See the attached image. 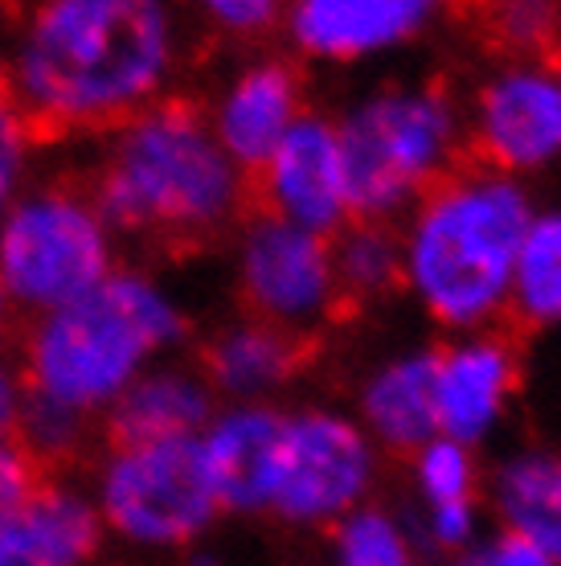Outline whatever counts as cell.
<instances>
[{
	"label": "cell",
	"mask_w": 561,
	"mask_h": 566,
	"mask_svg": "<svg viewBox=\"0 0 561 566\" xmlns=\"http://www.w3.org/2000/svg\"><path fill=\"white\" fill-rule=\"evenodd\" d=\"M177 57L172 17L148 0H54L29 17L0 78L33 144L124 128L156 103Z\"/></svg>",
	"instance_id": "cell-1"
},
{
	"label": "cell",
	"mask_w": 561,
	"mask_h": 566,
	"mask_svg": "<svg viewBox=\"0 0 561 566\" xmlns=\"http://www.w3.org/2000/svg\"><path fill=\"white\" fill-rule=\"evenodd\" d=\"M86 189L103 227L160 251H201L251 218V181L213 140L205 107L184 95L131 115Z\"/></svg>",
	"instance_id": "cell-2"
},
{
	"label": "cell",
	"mask_w": 561,
	"mask_h": 566,
	"mask_svg": "<svg viewBox=\"0 0 561 566\" xmlns=\"http://www.w3.org/2000/svg\"><path fill=\"white\" fill-rule=\"evenodd\" d=\"M537 206L529 185L464 160L402 218V287L451 337L500 328Z\"/></svg>",
	"instance_id": "cell-3"
},
{
	"label": "cell",
	"mask_w": 561,
	"mask_h": 566,
	"mask_svg": "<svg viewBox=\"0 0 561 566\" xmlns=\"http://www.w3.org/2000/svg\"><path fill=\"white\" fill-rule=\"evenodd\" d=\"M189 321L152 280L115 271L91 296L54 308L25 340L29 390L71 411L115 402L156 349L184 340Z\"/></svg>",
	"instance_id": "cell-4"
},
{
	"label": "cell",
	"mask_w": 561,
	"mask_h": 566,
	"mask_svg": "<svg viewBox=\"0 0 561 566\" xmlns=\"http://www.w3.org/2000/svg\"><path fill=\"white\" fill-rule=\"evenodd\" d=\"M357 222L398 227L467 156L464 107L447 83H385L337 119Z\"/></svg>",
	"instance_id": "cell-5"
},
{
	"label": "cell",
	"mask_w": 561,
	"mask_h": 566,
	"mask_svg": "<svg viewBox=\"0 0 561 566\" xmlns=\"http://www.w3.org/2000/svg\"><path fill=\"white\" fill-rule=\"evenodd\" d=\"M112 275V242L91 189L45 185L0 227V283L29 308H66Z\"/></svg>",
	"instance_id": "cell-6"
},
{
	"label": "cell",
	"mask_w": 561,
	"mask_h": 566,
	"mask_svg": "<svg viewBox=\"0 0 561 566\" xmlns=\"http://www.w3.org/2000/svg\"><path fill=\"white\" fill-rule=\"evenodd\" d=\"M381 452L361 423L332 407L283 411L279 481L271 513L292 530H324L373 501Z\"/></svg>",
	"instance_id": "cell-7"
},
{
	"label": "cell",
	"mask_w": 561,
	"mask_h": 566,
	"mask_svg": "<svg viewBox=\"0 0 561 566\" xmlns=\"http://www.w3.org/2000/svg\"><path fill=\"white\" fill-rule=\"evenodd\" d=\"M467 160L505 177H533L561 160V50L496 62L464 112Z\"/></svg>",
	"instance_id": "cell-8"
},
{
	"label": "cell",
	"mask_w": 561,
	"mask_h": 566,
	"mask_svg": "<svg viewBox=\"0 0 561 566\" xmlns=\"http://www.w3.org/2000/svg\"><path fill=\"white\" fill-rule=\"evenodd\" d=\"M222 513L201 439L119 448L103 472V517L144 546H184Z\"/></svg>",
	"instance_id": "cell-9"
},
{
	"label": "cell",
	"mask_w": 561,
	"mask_h": 566,
	"mask_svg": "<svg viewBox=\"0 0 561 566\" xmlns=\"http://www.w3.org/2000/svg\"><path fill=\"white\" fill-rule=\"evenodd\" d=\"M239 300L254 321L316 340L340 316L332 242L251 210L239 239Z\"/></svg>",
	"instance_id": "cell-10"
},
{
	"label": "cell",
	"mask_w": 561,
	"mask_h": 566,
	"mask_svg": "<svg viewBox=\"0 0 561 566\" xmlns=\"http://www.w3.org/2000/svg\"><path fill=\"white\" fill-rule=\"evenodd\" d=\"M251 210L332 239L352 222L349 172L340 153L337 119L304 112L267 165L251 177Z\"/></svg>",
	"instance_id": "cell-11"
},
{
	"label": "cell",
	"mask_w": 561,
	"mask_h": 566,
	"mask_svg": "<svg viewBox=\"0 0 561 566\" xmlns=\"http://www.w3.org/2000/svg\"><path fill=\"white\" fill-rule=\"evenodd\" d=\"M520 390V349L505 328L451 337L435 349L438 436L464 448H484L508 419Z\"/></svg>",
	"instance_id": "cell-12"
},
{
	"label": "cell",
	"mask_w": 561,
	"mask_h": 566,
	"mask_svg": "<svg viewBox=\"0 0 561 566\" xmlns=\"http://www.w3.org/2000/svg\"><path fill=\"white\" fill-rule=\"evenodd\" d=\"M435 13L431 0H299L283 25L304 57L352 66L422 38Z\"/></svg>",
	"instance_id": "cell-13"
},
{
	"label": "cell",
	"mask_w": 561,
	"mask_h": 566,
	"mask_svg": "<svg viewBox=\"0 0 561 566\" xmlns=\"http://www.w3.org/2000/svg\"><path fill=\"white\" fill-rule=\"evenodd\" d=\"M304 115V78L287 57H254L210 115L213 140L251 181Z\"/></svg>",
	"instance_id": "cell-14"
},
{
	"label": "cell",
	"mask_w": 561,
	"mask_h": 566,
	"mask_svg": "<svg viewBox=\"0 0 561 566\" xmlns=\"http://www.w3.org/2000/svg\"><path fill=\"white\" fill-rule=\"evenodd\" d=\"M283 411L271 402H242L213 415L201 436V455L213 496L230 513H267L279 481Z\"/></svg>",
	"instance_id": "cell-15"
},
{
	"label": "cell",
	"mask_w": 561,
	"mask_h": 566,
	"mask_svg": "<svg viewBox=\"0 0 561 566\" xmlns=\"http://www.w3.org/2000/svg\"><path fill=\"white\" fill-rule=\"evenodd\" d=\"M316 340L283 333L263 321H234L218 328L201 349H197V374L205 378L213 395L242 402H267L275 390L292 382L299 369L308 366Z\"/></svg>",
	"instance_id": "cell-16"
},
{
	"label": "cell",
	"mask_w": 561,
	"mask_h": 566,
	"mask_svg": "<svg viewBox=\"0 0 561 566\" xmlns=\"http://www.w3.org/2000/svg\"><path fill=\"white\" fill-rule=\"evenodd\" d=\"M369 443L385 455H414L438 436L435 415V354L410 349L366 374L352 415Z\"/></svg>",
	"instance_id": "cell-17"
},
{
	"label": "cell",
	"mask_w": 561,
	"mask_h": 566,
	"mask_svg": "<svg viewBox=\"0 0 561 566\" xmlns=\"http://www.w3.org/2000/svg\"><path fill=\"white\" fill-rule=\"evenodd\" d=\"M213 423V390L197 369L165 366L148 369L112 402L103 419V439L119 448L165 443V439H197Z\"/></svg>",
	"instance_id": "cell-18"
},
{
	"label": "cell",
	"mask_w": 561,
	"mask_h": 566,
	"mask_svg": "<svg viewBox=\"0 0 561 566\" xmlns=\"http://www.w3.org/2000/svg\"><path fill=\"white\" fill-rule=\"evenodd\" d=\"M95 551V510L62 484H42L0 522V566H83Z\"/></svg>",
	"instance_id": "cell-19"
},
{
	"label": "cell",
	"mask_w": 561,
	"mask_h": 566,
	"mask_svg": "<svg viewBox=\"0 0 561 566\" xmlns=\"http://www.w3.org/2000/svg\"><path fill=\"white\" fill-rule=\"evenodd\" d=\"M488 510L500 534L529 542L561 566V452H508L488 476Z\"/></svg>",
	"instance_id": "cell-20"
},
{
	"label": "cell",
	"mask_w": 561,
	"mask_h": 566,
	"mask_svg": "<svg viewBox=\"0 0 561 566\" xmlns=\"http://www.w3.org/2000/svg\"><path fill=\"white\" fill-rule=\"evenodd\" d=\"M332 275H337L340 308H366L381 304L402 287V242L398 227L357 222L332 234Z\"/></svg>",
	"instance_id": "cell-21"
},
{
	"label": "cell",
	"mask_w": 561,
	"mask_h": 566,
	"mask_svg": "<svg viewBox=\"0 0 561 566\" xmlns=\"http://www.w3.org/2000/svg\"><path fill=\"white\" fill-rule=\"evenodd\" d=\"M508 316L525 328L561 325V210H537L517 255Z\"/></svg>",
	"instance_id": "cell-22"
},
{
	"label": "cell",
	"mask_w": 561,
	"mask_h": 566,
	"mask_svg": "<svg viewBox=\"0 0 561 566\" xmlns=\"http://www.w3.org/2000/svg\"><path fill=\"white\" fill-rule=\"evenodd\" d=\"M13 443L25 452L29 464L54 484L57 472L78 464L83 452L91 448V423H86L83 411H71V407H62L54 398L25 390L21 395V411H17Z\"/></svg>",
	"instance_id": "cell-23"
},
{
	"label": "cell",
	"mask_w": 561,
	"mask_h": 566,
	"mask_svg": "<svg viewBox=\"0 0 561 566\" xmlns=\"http://www.w3.org/2000/svg\"><path fill=\"white\" fill-rule=\"evenodd\" d=\"M332 566H419V542L402 513L369 501L332 525Z\"/></svg>",
	"instance_id": "cell-24"
},
{
	"label": "cell",
	"mask_w": 561,
	"mask_h": 566,
	"mask_svg": "<svg viewBox=\"0 0 561 566\" xmlns=\"http://www.w3.org/2000/svg\"><path fill=\"white\" fill-rule=\"evenodd\" d=\"M410 481H414L422 510L479 501V460L464 443L435 436L431 443H422L419 452L410 455Z\"/></svg>",
	"instance_id": "cell-25"
},
{
	"label": "cell",
	"mask_w": 561,
	"mask_h": 566,
	"mask_svg": "<svg viewBox=\"0 0 561 566\" xmlns=\"http://www.w3.org/2000/svg\"><path fill=\"white\" fill-rule=\"evenodd\" d=\"M488 29L496 33L505 57L558 54L561 13L558 9H546V4H505V9L491 13Z\"/></svg>",
	"instance_id": "cell-26"
},
{
	"label": "cell",
	"mask_w": 561,
	"mask_h": 566,
	"mask_svg": "<svg viewBox=\"0 0 561 566\" xmlns=\"http://www.w3.org/2000/svg\"><path fill=\"white\" fill-rule=\"evenodd\" d=\"M414 542H422L426 551L459 558L479 542V501H459V505H431L422 510L419 522H410Z\"/></svg>",
	"instance_id": "cell-27"
},
{
	"label": "cell",
	"mask_w": 561,
	"mask_h": 566,
	"mask_svg": "<svg viewBox=\"0 0 561 566\" xmlns=\"http://www.w3.org/2000/svg\"><path fill=\"white\" fill-rule=\"evenodd\" d=\"M29 128L25 115L13 103L9 86L0 78V210L9 206L17 181H21V169H25V153H29Z\"/></svg>",
	"instance_id": "cell-28"
},
{
	"label": "cell",
	"mask_w": 561,
	"mask_h": 566,
	"mask_svg": "<svg viewBox=\"0 0 561 566\" xmlns=\"http://www.w3.org/2000/svg\"><path fill=\"white\" fill-rule=\"evenodd\" d=\"M205 17H210L213 29H222L239 42H258L279 25L283 9L275 0H210Z\"/></svg>",
	"instance_id": "cell-29"
},
{
	"label": "cell",
	"mask_w": 561,
	"mask_h": 566,
	"mask_svg": "<svg viewBox=\"0 0 561 566\" xmlns=\"http://www.w3.org/2000/svg\"><path fill=\"white\" fill-rule=\"evenodd\" d=\"M42 484H50V481H45L38 468L29 464L25 452L17 448L13 439H9V443H0V522H4L13 510H21L29 496L42 489Z\"/></svg>",
	"instance_id": "cell-30"
},
{
	"label": "cell",
	"mask_w": 561,
	"mask_h": 566,
	"mask_svg": "<svg viewBox=\"0 0 561 566\" xmlns=\"http://www.w3.org/2000/svg\"><path fill=\"white\" fill-rule=\"evenodd\" d=\"M455 566H558L553 558H546L541 551H533L529 542L512 538V534H491L479 538L472 551H464L455 558Z\"/></svg>",
	"instance_id": "cell-31"
},
{
	"label": "cell",
	"mask_w": 561,
	"mask_h": 566,
	"mask_svg": "<svg viewBox=\"0 0 561 566\" xmlns=\"http://www.w3.org/2000/svg\"><path fill=\"white\" fill-rule=\"evenodd\" d=\"M17 411H21V386H17V374L9 369V361L0 357V443L13 439Z\"/></svg>",
	"instance_id": "cell-32"
},
{
	"label": "cell",
	"mask_w": 561,
	"mask_h": 566,
	"mask_svg": "<svg viewBox=\"0 0 561 566\" xmlns=\"http://www.w3.org/2000/svg\"><path fill=\"white\" fill-rule=\"evenodd\" d=\"M189 566H225L218 554H210V551H197L193 558H189Z\"/></svg>",
	"instance_id": "cell-33"
},
{
	"label": "cell",
	"mask_w": 561,
	"mask_h": 566,
	"mask_svg": "<svg viewBox=\"0 0 561 566\" xmlns=\"http://www.w3.org/2000/svg\"><path fill=\"white\" fill-rule=\"evenodd\" d=\"M9 321V292H4V283H0V325Z\"/></svg>",
	"instance_id": "cell-34"
}]
</instances>
